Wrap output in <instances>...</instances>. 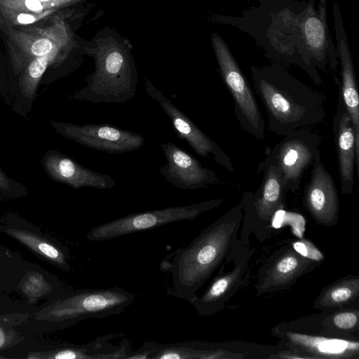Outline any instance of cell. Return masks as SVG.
Returning a JSON list of instances; mask_svg holds the SVG:
<instances>
[{
  "mask_svg": "<svg viewBox=\"0 0 359 359\" xmlns=\"http://www.w3.org/2000/svg\"><path fill=\"white\" fill-rule=\"evenodd\" d=\"M306 2L264 0L259 2V7L243 11L241 16L216 15L214 19L250 34L264 48L269 58L282 66L300 67L320 86L321 77L306 55L299 31V13Z\"/></svg>",
  "mask_w": 359,
  "mask_h": 359,
  "instance_id": "6da1fadb",
  "label": "cell"
},
{
  "mask_svg": "<svg viewBox=\"0 0 359 359\" xmlns=\"http://www.w3.org/2000/svg\"><path fill=\"white\" fill-rule=\"evenodd\" d=\"M243 211L241 201L161 262V269L170 276L168 294L188 302L197 295L235 246Z\"/></svg>",
  "mask_w": 359,
  "mask_h": 359,
  "instance_id": "7a4b0ae2",
  "label": "cell"
},
{
  "mask_svg": "<svg viewBox=\"0 0 359 359\" xmlns=\"http://www.w3.org/2000/svg\"><path fill=\"white\" fill-rule=\"evenodd\" d=\"M250 69L254 88L266 108L268 129L273 133L285 136L325 117L324 96L283 66L275 63Z\"/></svg>",
  "mask_w": 359,
  "mask_h": 359,
  "instance_id": "3957f363",
  "label": "cell"
},
{
  "mask_svg": "<svg viewBox=\"0 0 359 359\" xmlns=\"http://www.w3.org/2000/svg\"><path fill=\"white\" fill-rule=\"evenodd\" d=\"M88 55L94 60L95 70L73 98L95 104H122L134 97L138 72L133 45L127 38L106 26L89 40Z\"/></svg>",
  "mask_w": 359,
  "mask_h": 359,
  "instance_id": "277c9868",
  "label": "cell"
},
{
  "mask_svg": "<svg viewBox=\"0 0 359 359\" xmlns=\"http://www.w3.org/2000/svg\"><path fill=\"white\" fill-rule=\"evenodd\" d=\"M135 300L132 292L119 287L79 290L43 309L36 318L67 327L88 318L120 314Z\"/></svg>",
  "mask_w": 359,
  "mask_h": 359,
  "instance_id": "5b68a950",
  "label": "cell"
},
{
  "mask_svg": "<svg viewBox=\"0 0 359 359\" xmlns=\"http://www.w3.org/2000/svg\"><path fill=\"white\" fill-rule=\"evenodd\" d=\"M210 40L219 74L233 97L240 126L255 138L263 140L265 122L248 79L225 41L215 32Z\"/></svg>",
  "mask_w": 359,
  "mask_h": 359,
  "instance_id": "8992f818",
  "label": "cell"
},
{
  "mask_svg": "<svg viewBox=\"0 0 359 359\" xmlns=\"http://www.w3.org/2000/svg\"><path fill=\"white\" fill-rule=\"evenodd\" d=\"M224 200L211 199L187 205L130 214L93 227L87 233L86 238L90 241L111 240L175 222L194 220L203 212L219 206Z\"/></svg>",
  "mask_w": 359,
  "mask_h": 359,
  "instance_id": "52a82bcc",
  "label": "cell"
},
{
  "mask_svg": "<svg viewBox=\"0 0 359 359\" xmlns=\"http://www.w3.org/2000/svg\"><path fill=\"white\" fill-rule=\"evenodd\" d=\"M320 142L317 133L305 128L294 130L285 135L272 149L266 147V158L258 165L257 172L265 166H276L281 174L284 190L294 192L312 164Z\"/></svg>",
  "mask_w": 359,
  "mask_h": 359,
  "instance_id": "ba28073f",
  "label": "cell"
},
{
  "mask_svg": "<svg viewBox=\"0 0 359 359\" xmlns=\"http://www.w3.org/2000/svg\"><path fill=\"white\" fill-rule=\"evenodd\" d=\"M327 0H320L318 8L314 0H307L299 13V31L306 55L316 67L327 72L338 65L336 46L330 37L327 22Z\"/></svg>",
  "mask_w": 359,
  "mask_h": 359,
  "instance_id": "9c48e42d",
  "label": "cell"
},
{
  "mask_svg": "<svg viewBox=\"0 0 359 359\" xmlns=\"http://www.w3.org/2000/svg\"><path fill=\"white\" fill-rule=\"evenodd\" d=\"M144 83L146 93L157 102L169 117L180 140L185 141L199 156L202 157L211 156L217 164L225 168L229 172L234 171L230 157L216 142L201 130L148 78L144 77Z\"/></svg>",
  "mask_w": 359,
  "mask_h": 359,
  "instance_id": "30bf717a",
  "label": "cell"
},
{
  "mask_svg": "<svg viewBox=\"0 0 359 359\" xmlns=\"http://www.w3.org/2000/svg\"><path fill=\"white\" fill-rule=\"evenodd\" d=\"M59 131L88 148L115 154L133 151L144 144L140 133L110 124H60Z\"/></svg>",
  "mask_w": 359,
  "mask_h": 359,
  "instance_id": "8fae6325",
  "label": "cell"
},
{
  "mask_svg": "<svg viewBox=\"0 0 359 359\" xmlns=\"http://www.w3.org/2000/svg\"><path fill=\"white\" fill-rule=\"evenodd\" d=\"M160 147L166 163L158 167L163 177L174 187L194 190L216 184V173L203 165L189 153L173 142H164Z\"/></svg>",
  "mask_w": 359,
  "mask_h": 359,
  "instance_id": "7c38bea8",
  "label": "cell"
},
{
  "mask_svg": "<svg viewBox=\"0 0 359 359\" xmlns=\"http://www.w3.org/2000/svg\"><path fill=\"white\" fill-rule=\"evenodd\" d=\"M323 330L320 334H307L291 325H285L276 328L275 333L285 345L295 351L326 358H351L358 355V341L334 334L324 327Z\"/></svg>",
  "mask_w": 359,
  "mask_h": 359,
  "instance_id": "4fadbf2b",
  "label": "cell"
},
{
  "mask_svg": "<svg viewBox=\"0 0 359 359\" xmlns=\"http://www.w3.org/2000/svg\"><path fill=\"white\" fill-rule=\"evenodd\" d=\"M304 201L308 211L318 224L332 226L337 222V189L322 162L319 148L314 154L311 179L305 187Z\"/></svg>",
  "mask_w": 359,
  "mask_h": 359,
  "instance_id": "5bb4252c",
  "label": "cell"
},
{
  "mask_svg": "<svg viewBox=\"0 0 359 359\" xmlns=\"http://www.w3.org/2000/svg\"><path fill=\"white\" fill-rule=\"evenodd\" d=\"M332 13L337 41L336 49L341 64V81L339 82L337 79L336 81L344 105L351 119L355 136L356 151L359 154V96L353 61L338 1L333 2Z\"/></svg>",
  "mask_w": 359,
  "mask_h": 359,
  "instance_id": "9a60e30c",
  "label": "cell"
},
{
  "mask_svg": "<svg viewBox=\"0 0 359 359\" xmlns=\"http://www.w3.org/2000/svg\"><path fill=\"white\" fill-rule=\"evenodd\" d=\"M252 251H240L235 255L233 269L227 273L222 268L212 280L205 292L199 297L196 295L189 302L194 306L198 314L212 316L222 310L225 303L236 292L247 276L248 260Z\"/></svg>",
  "mask_w": 359,
  "mask_h": 359,
  "instance_id": "2e32d148",
  "label": "cell"
},
{
  "mask_svg": "<svg viewBox=\"0 0 359 359\" xmlns=\"http://www.w3.org/2000/svg\"><path fill=\"white\" fill-rule=\"evenodd\" d=\"M332 129L337 154L341 191L342 194L348 195L353 189L355 168L358 172L359 154L356 151L351 119L339 93Z\"/></svg>",
  "mask_w": 359,
  "mask_h": 359,
  "instance_id": "e0dca14e",
  "label": "cell"
},
{
  "mask_svg": "<svg viewBox=\"0 0 359 359\" xmlns=\"http://www.w3.org/2000/svg\"><path fill=\"white\" fill-rule=\"evenodd\" d=\"M44 167L51 178L74 189H108L116 185L115 180L109 175L87 168L59 153L48 155Z\"/></svg>",
  "mask_w": 359,
  "mask_h": 359,
  "instance_id": "ac0fdd59",
  "label": "cell"
},
{
  "mask_svg": "<svg viewBox=\"0 0 359 359\" xmlns=\"http://www.w3.org/2000/svg\"><path fill=\"white\" fill-rule=\"evenodd\" d=\"M88 46L89 40L80 38L77 41L57 46L46 55L36 57L29 64L20 79L22 94L32 99L43 74L50 65L56 63L60 65L68 60L72 55L82 57L88 56Z\"/></svg>",
  "mask_w": 359,
  "mask_h": 359,
  "instance_id": "d6986e66",
  "label": "cell"
},
{
  "mask_svg": "<svg viewBox=\"0 0 359 359\" xmlns=\"http://www.w3.org/2000/svg\"><path fill=\"white\" fill-rule=\"evenodd\" d=\"M313 264L314 260L303 256L294 249L289 250L263 271L259 279V291L271 292L286 286L308 271Z\"/></svg>",
  "mask_w": 359,
  "mask_h": 359,
  "instance_id": "ffe728a7",
  "label": "cell"
},
{
  "mask_svg": "<svg viewBox=\"0 0 359 359\" xmlns=\"http://www.w3.org/2000/svg\"><path fill=\"white\" fill-rule=\"evenodd\" d=\"M261 172L264 173V177L256 193L253 194L252 201L257 218L269 221L276 211L283 207L284 189L281 174L276 166H265L259 173Z\"/></svg>",
  "mask_w": 359,
  "mask_h": 359,
  "instance_id": "44dd1931",
  "label": "cell"
},
{
  "mask_svg": "<svg viewBox=\"0 0 359 359\" xmlns=\"http://www.w3.org/2000/svg\"><path fill=\"white\" fill-rule=\"evenodd\" d=\"M4 231L34 252L49 260L62 270L69 269V257L63 248L28 231L13 228H6Z\"/></svg>",
  "mask_w": 359,
  "mask_h": 359,
  "instance_id": "7402d4cb",
  "label": "cell"
},
{
  "mask_svg": "<svg viewBox=\"0 0 359 359\" xmlns=\"http://www.w3.org/2000/svg\"><path fill=\"white\" fill-rule=\"evenodd\" d=\"M359 294V280L357 277L346 278L327 287L314 303L318 309L339 308L353 302Z\"/></svg>",
  "mask_w": 359,
  "mask_h": 359,
  "instance_id": "603a6c76",
  "label": "cell"
},
{
  "mask_svg": "<svg viewBox=\"0 0 359 359\" xmlns=\"http://www.w3.org/2000/svg\"><path fill=\"white\" fill-rule=\"evenodd\" d=\"M323 327L328 332L341 337H348L358 330V311L344 309L325 316Z\"/></svg>",
  "mask_w": 359,
  "mask_h": 359,
  "instance_id": "cb8c5ba5",
  "label": "cell"
},
{
  "mask_svg": "<svg viewBox=\"0 0 359 359\" xmlns=\"http://www.w3.org/2000/svg\"><path fill=\"white\" fill-rule=\"evenodd\" d=\"M156 342H145L138 350L132 351L127 359H151L156 350Z\"/></svg>",
  "mask_w": 359,
  "mask_h": 359,
  "instance_id": "d4e9b609",
  "label": "cell"
},
{
  "mask_svg": "<svg viewBox=\"0 0 359 359\" xmlns=\"http://www.w3.org/2000/svg\"><path fill=\"white\" fill-rule=\"evenodd\" d=\"M293 248L303 256L313 260H320L322 257L320 253L314 247H310L309 244L303 242L294 243Z\"/></svg>",
  "mask_w": 359,
  "mask_h": 359,
  "instance_id": "484cf974",
  "label": "cell"
},
{
  "mask_svg": "<svg viewBox=\"0 0 359 359\" xmlns=\"http://www.w3.org/2000/svg\"><path fill=\"white\" fill-rule=\"evenodd\" d=\"M37 18L32 14L20 13L16 16V20L20 24H30L36 20Z\"/></svg>",
  "mask_w": 359,
  "mask_h": 359,
  "instance_id": "4316f807",
  "label": "cell"
},
{
  "mask_svg": "<svg viewBox=\"0 0 359 359\" xmlns=\"http://www.w3.org/2000/svg\"><path fill=\"white\" fill-rule=\"evenodd\" d=\"M10 180L1 170H0V189H7L10 187Z\"/></svg>",
  "mask_w": 359,
  "mask_h": 359,
  "instance_id": "83f0119b",
  "label": "cell"
},
{
  "mask_svg": "<svg viewBox=\"0 0 359 359\" xmlns=\"http://www.w3.org/2000/svg\"><path fill=\"white\" fill-rule=\"evenodd\" d=\"M8 341L7 335L5 331L0 327V348L5 346L6 343Z\"/></svg>",
  "mask_w": 359,
  "mask_h": 359,
  "instance_id": "f1b7e54d",
  "label": "cell"
},
{
  "mask_svg": "<svg viewBox=\"0 0 359 359\" xmlns=\"http://www.w3.org/2000/svg\"><path fill=\"white\" fill-rule=\"evenodd\" d=\"M257 1H258L259 2H261V1H264V0H257Z\"/></svg>",
  "mask_w": 359,
  "mask_h": 359,
  "instance_id": "f546056e",
  "label": "cell"
},
{
  "mask_svg": "<svg viewBox=\"0 0 359 359\" xmlns=\"http://www.w3.org/2000/svg\"><path fill=\"white\" fill-rule=\"evenodd\" d=\"M0 358H2V357L0 356Z\"/></svg>",
  "mask_w": 359,
  "mask_h": 359,
  "instance_id": "4dcf8cb0",
  "label": "cell"
}]
</instances>
